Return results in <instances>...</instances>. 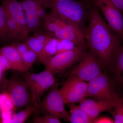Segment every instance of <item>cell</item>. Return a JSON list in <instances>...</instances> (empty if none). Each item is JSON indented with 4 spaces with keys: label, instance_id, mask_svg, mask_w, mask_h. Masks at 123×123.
Instances as JSON below:
<instances>
[{
    "label": "cell",
    "instance_id": "cell-1",
    "mask_svg": "<svg viewBox=\"0 0 123 123\" xmlns=\"http://www.w3.org/2000/svg\"><path fill=\"white\" fill-rule=\"evenodd\" d=\"M88 20L84 34L90 51L101 64H111L121 46V39L93 4L90 7Z\"/></svg>",
    "mask_w": 123,
    "mask_h": 123
},
{
    "label": "cell",
    "instance_id": "cell-2",
    "mask_svg": "<svg viewBox=\"0 0 123 123\" xmlns=\"http://www.w3.org/2000/svg\"><path fill=\"white\" fill-rule=\"evenodd\" d=\"M75 0H48L47 8L64 21L78 27L84 31L90 5Z\"/></svg>",
    "mask_w": 123,
    "mask_h": 123
},
{
    "label": "cell",
    "instance_id": "cell-3",
    "mask_svg": "<svg viewBox=\"0 0 123 123\" xmlns=\"http://www.w3.org/2000/svg\"><path fill=\"white\" fill-rule=\"evenodd\" d=\"M57 82L49 89L44 99L36 105L35 115L48 113L65 121H69V114L65 109L64 101Z\"/></svg>",
    "mask_w": 123,
    "mask_h": 123
},
{
    "label": "cell",
    "instance_id": "cell-4",
    "mask_svg": "<svg viewBox=\"0 0 123 123\" xmlns=\"http://www.w3.org/2000/svg\"><path fill=\"white\" fill-rule=\"evenodd\" d=\"M21 74H22L23 80L27 84L30 91L34 105L39 103L43 94L55 82L54 74L46 69L38 74L29 71Z\"/></svg>",
    "mask_w": 123,
    "mask_h": 123
},
{
    "label": "cell",
    "instance_id": "cell-5",
    "mask_svg": "<svg viewBox=\"0 0 123 123\" xmlns=\"http://www.w3.org/2000/svg\"><path fill=\"white\" fill-rule=\"evenodd\" d=\"M7 93L15 108H22L33 105L30 91L27 84L18 74L13 73L5 81L2 92Z\"/></svg>",
    "mask_w": 123,
    "mask_h": 123
},
{
    "label": "cell",
    "instance_id": "cell-6",
    "mask_svg": "<svg viewBox=\"0 0 123 123\" xmlns=\"http://www.w3.org/2000/svg\"><path fill=\"white\" fill-rule=\"evenodd\" d=\"M117 103L123 99L119 98L115 90L114 84L109 77L101 73L89 82L86 97Z\"/></svg>",
    "mask_w": 123,
    "mask_h": 123
},
{
    "label": "cell",
    "instance_id": "cell-7",
    "mask_svg": "<svg viewBox=\"0 0 123 123\" xmlns=\"http://www.w3.org/2000/svg\"><path fill=\"white\" fill-rule=\"evenodd\" d=\"M85 45L76 46L69 50L57 53L45 65L46 69L55 75L68 68L81 60L85 54Z\"/></svg>",
    "mask_w": 123,
    "mask_h": 123
},
{
    "label": "cell",
    "instance_id": "cell-8",
    "mask_svg": "<svg viewBox=\"0 0 123 123\" xmlns=\"http://www.w3.org/2000/svg\"><path fill=\"white\" fill-rule=\"evenodd\" d=\"M111 28L123 42V15L109 0H92Z\"/></svg>",
    "mask_w": 123,
    "mask_h": 123
},
{
    "label": "cell",
    "instance_id": "cell-9",
    "mask_svg": "<svg viewBox=\"0 0 123 123\" xmlns=\"http://www.w3.org/2000/svg\"><path fill=\"white\" fill-rule=\"evenodd\" d=\"M88 83L75 75H70L60 91L65 104L80 103L86 97Z\"/></svg>",
    "mask_w": 123,
    "mask_h": 123
},
{
    "label": "cell",
    "instance_id": "cell-10",
    "mask_svg": "<svg viewBox=\"0 0 123 123\" xmlns=\"http://www.w3.org/2000/svg\"><path fill=\"white\" fill-rule=\"evenodd\" d=\"M101 64L99 60L90 51L85 53L79 64L73 69L69 74L89 82L102 73Z\"/></svg>",
    "mask_w": 123,
    "mask_h": 123
},
{
    "label": "cell",
    "instance_id": "cell-11",
    "mask_svg": "<svg viewBox=\"0 0 123 123\" xmlns=\"http://www.w3.org/2000/svg\"><path fill=\"white\" fill-rule=\"evenodd\" d=\"M2 4L17 22L20 30L23 42H25L29 33L21 2L18 0H2Z\"/></svg>",
    "mask_w": 123,
    "mask_h": 123
},
{
    "label": "cell",
    "instance_id": "cell-12",
    "mask_svg": "<svg viewBox=\"0 0 123 123\" xmlns=\"http://www.w3.org/2000/svg\"><path fill=\"white\" fill-rule=\"evenodd\" d=\"M80 103V107L94 121L101 112L104 111L111 112L117 103L98 99L96 100L85 98Z\"/></svg>",
    "mask_w": 123,
    "mask_h": 123
},
{
    "label": "cell",
    "instance_id": "cell-13",
    "mask_svg": "<svg viewBox=\"0 0 123 123\" xmlns=\"http://www.w3.org/2000/svg\"><path fill=\"white\" fill-rule=\"evenodd\" d=\"M0 54L6 57L11 65V70L20 73L29 71L23 63L21 56L12 45L0 48Z\"/></svg>",
    "mask_w": 123,
    "mask_h": 123
},
{
    "label": "cell",
    "instance_id": "cell-14",
    "mask_svg": "<svg viewBox=\"0 0 123 123\" xmlns=\"http://www.w3.org/2000/svg\"><path fill=\"white\" fill-rule=\"evenodd\" d=\"M68 22L62 20L53 12L47 13L42 22V27L46 31L53 33L63 26Z\"/></svg>",
    "mask_w": 123,
    "mask_h": 123
},
{
    "label": "cell",
    "instance_id": "cell-15",
    "mask_svg": "<svg viewBox=\"0 0 123 123\" xmlns=\"http://www.w3.org/2000/svg\"><path fill=\"white\" fill-rule=\"evenodd\" d=\"M111 65L115 80L123 85V45L119 48Z\"/></svg>",
    "mask_w": 123,
    "mask_h": 123
},
{
    "label": "cell",
    "instance_id": "cell-16",
    "mask_svg": "<svg viewBox=\"0 0 123 123\" xmlns=\"http://www.w3.org/2000/svg\"><path fill=\"white\" fill-rule=\"evenodd\" d=\"M69 109V122L72 123H93V120L75 103L67 104Z\"/></svg>",
    "mask_w": 123,
    "mask_h": 123
},
{
    "label": "cell",
    "instance_id": "cell-17",
    "mask_svg": "<svg viewBox=\"0 0 123 123\" xmlns=\"http://www.w3.org/2000/svg\"><path fill=\"white\" fill-rule=\"evenodd\" d=\"M58 39L54 37L45 44L38 58L44 65L57 53Z\"/></svg>",
    "mask_w": 123,
    "mask_h": 123
},
{
    "label": "cell",
    "instance_id": "cell-18",
    "mask_svg": "<svg viewBox=\"0 0 123 123\" xmlns=\"http://www.w3.org/2000/svg\"><path fill=\"white\" fill-rule=\"evenodd\" d=\"M12 39L7 23L6 11L2 4H0V41L6 42Z\"/></svg>",
    "mask_w": 123,
    "mask_h": 123
},
{
    "label": "cell",
    "instance_id": "cell-19",
    "mask_svg": "<svg viewBox=\"0 0 123 123\" xmlns=\"http://www.w3.org/2000/svg\"><path fill=\"white\" fill-rule=\"evenodd\" d=\"M25 13L29 33L39 30L42 26V21L38 17L36 12Z\"/></svg>",
    "mask_w": 123,
    "mask_h": 123
},
{
    "label": "cell",
    "instance_id": "cell-20",
    "mask_svg": "<svg viewBox=\"0 0 123 123\" xmlns=\"http://www.w3.org/2000/svg\"><path fill=\"white\" fill-rule=\"evenodd\" d=\"M36 111V109L34 105L25 107L23 110L14 114L11 123H25Z\"/></svg>",
    "mask_w": 123,
    "mask_h": 123
},
{
    "label": "cell",
    "instance_id": "cell-21",
    "mask_svg": "<svg viewBox=\"0 0 123 123\" xmlns=\"http://www.w3.org/2000/svg\"><path fill=\"white\" fill-rule=\"evenodd\" d=\"M15 108L12 99L6 92L0 93V112L13 111Z\"/></svg>",
    "mask_w": 123,
    "mask_h": 123
},
{
    "label": "cell",
    "instance_id": "cell-22",
    "mask_svg": "<svg viewBox=\"0 0 123 123\" xmlns=\"http://www.w3.org/2000/svg\"><path fill=\"white\" fill-rule=\"evenodd\" d=\"M25 42L29 48L37 54L38 57L45 44L40 41L34 35L27 37Z\"/></svg>",
    "mask_w": 123,
    "mask_h": 123
},
{
    "label": "cell",
    "instance_id": "cell-23",
    "mask_svg": "<svg viewBox=\"0 0 123 123\" xmlns=\"http://www.w3.org/2000/svg\"><path fill=\"white\" fill-rule=\"evenodd\" d=\"M43 115L39 116L36 115L33 120L35 123H60V119L53 115L45 113Z\"/></svg>",
    "mask_w": 123,
    "mask_h": 123
},
{
    "label": "cell",
    "instance_id": "cell-24",
    "mask_svg": "<svg viewBox=\"0 0 123 123\" xmlns=\"http://www.w3.org/2000/svg\"><path fill=\"white\" fill-rule=\"evenodd\" d=\"M111 113L114 123H123V99L116 104Z\"/></svg>",
    "mask_w": 123,
    "mask_h": 123
},
{
    "label": "cell",
    "instance_id": "cell-25",
    "mask_svg": "<svg viewBox=\"0 0 123 123\" xmlns=\"http://www.w3.org/2000/svg\"><path fill=\"white\" fill-rule=\"evenodd\" d=\"M21 56L24 64L29 69L33 66L38 57L37 54L30 49Z\"/></svg>",
    "mask_w": 123,
    "mask_h": 123
},
{
    "label": "cell",
    "instance_id": "cell-26",
    "mask_svg": "<svg viewBox=\"0 0 123 123\" xmlns=\"http://www.w3.org/2000/svg\"><path fill=\"white\" fill-rule=\"evenodd\" d=\"M40 41L46 44L52 38L55 37L52 33L40 30L36 31L34 35Z\"/></svg>",
    "mask_w": 123,
    "mask_h": 123
},
{
    "label": "cell",
    "instance_id": "cell-27",
    "mask_svg": "<svg viewBox=\"0 0 123 123\" xmlns=\"http://www.w3.org/2000/svg\"><path fill=\"white\" fill-rule=\"evenodd\" d=\"M58 39L57 53L69 50L76 46L74 43L68 40Z\"/></svg>",
    "mask_w": 123,
    "mask_h": 123
},
{
    "label": "cell",
    "instance_id": "cell-28",
    "mask_svg": "<svg viewBox=\"0 0 123 123\" xmlns=\"http://www.w3.org/2000/svg\"><path fill=\"white\" fill-rule=\"evenodd\" d=\"M12 46L16 49L21 56L30 49L29 46L25 42L23 43L15 42L12 43Z\"/></svg>",
    "mask_w": 123,
    "mask_h": 123
},
{
    "label": "cell",
    "instance_id": "cell-29",
    "mask_svg": "<svg viewBox=\"0 0 123 123\" xmlns=\"http://www.w3.org/2000/svg\"><path fill=\"white\" fill-rule=\"evenodd\" d=\"M11 69V65L6 57L0 54V70L5 72Z\"/></svg>",
    "mask_w": 123,
    "mask_h": 123
},
{
    "label": "cell",
    "instance_id": "cell-30",
    "mask_svg": "<svg viewBox=\"0 0 123 123\" xmlns=\"http://www.w3.org/2000/svg\"><path fill=\"white\" fill-rule=\"evenodd\" d=\"M46 8H47L46 5L42 4L39 6L36 10V13L42 22L47 13L46 12Z\"/></svg>",
    "mask_w": 123,
    "mask_h": 123
},
{
    "label": "cell",
    "instance_id": "cell-31",
    "mask_svg": "<svg viewBox=\"0 0 123 123\" xmlns=\"http://www.w3.org/2000/svg\"><path fill=\"white\" fill-rule=\"evenodd\" d=\"M93 123H114V120L107 117H97L95 119Z\"/></svg>",
    "mask_w": 123,
    "mask_h": 123
},
{
    "label": "cell",
    "instance_id": "cell-32",
    "mask_svg": "<svg viewBox=\"0 0 123 123\" xmlns=\"http://www.w3.org/2000/svg\"><path fill=\"white\" fill-rule=\"evenodd\" d=\"M117 7L123 15V0H109Z\"/></svg>",
    "mask_w": 123,
    "mask_h": 123
},
{
    "label": "cell",
    "instance_id": "cell-33",
    "mask_svg": "<svg viewBox=\"0 0 123 123\" xmlns=\"http://www.w3.org/2000/svg\"><path fill=\"white\" fill-rule=\"evenodd\" d=\"M0 70V93L2 92L5 81L7 78L6 73Z\"/></svg>",
    "mask_w": 123,
    "mask_h": 123
},
{
    "label": "cell",
    "instance_id": "cell-34",
    "mask_svg": "<svg viewBox=\"0 0 123 123\" xmlns=\"http://www.w3.org/2000/svg\"></svg>",
    "mask_w": 123,
    "mask_h": 123
}]
</instances>
